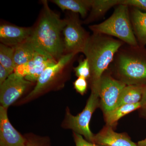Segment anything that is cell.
I'll list each match as a JSON object with an SVG mask.
<instances>
[{
    "instance_id": "1",
    "label": "cell",
    "mask_w": 146,
    "mask_h": 146,
    "mask_svg": "<svg viewBox=\"0 0 146 146\" xmlns=\"http://www.w3.org/2000/svg\"><path fill=\"white\" fill-rule=\"evenodd\" d=\"M43 7L36 24L32 28L30 39L37 50L58 61L64 55V42L61 33L66 25V19L50 8L46 0L42 1Z\"/></svg>"
},
{
    "instance_id": "2",
    "label": "cell",
    "mask_w": 146,
    "mask_h": 146,
    "mask_svg": "<svg viewBox=\"0 0 146 146\" xmlns=\"http://www.w3.org/2000/svg\"><path fill=\"white\" fill-rule=\"evenodd\" d=\"M124 43L119 39L100 33H93L89 36L82 53L90 65L91 90L99 92L102 76Z\"/></svg>"
},
{
    "instance_id": "3",
    "label": "cell",
    "mask_w": 146,
    "mask_h": 146,
    "mask_svg": "<svg viewBox=\"0 0 146 146\" xmlns=\"http://www.w3.org/2000/svg\"><path fill=\"white\" fill-rule=\"evenodd\" d=\"M122 46L113 60L118 80L126 85L146 84V49L139 46Z\"/></svg>"
},
{
    "instance_id": "4",
    "label": "cell",
    "mask_w": 146,
    "mask_h": 146,
    "mask_svg": "<svg viewBox=\"0 0 146 146\" xmlns=\"http://www.w3.org/2000/svg\"><path fill=\"white\" fill-rule=\"evenodd\" d=\"M89 28L93 33L115 36L129 46H139L132 29L127 6L118 5L108 19L101 23L90 26Z\"/></svg>"
},
{
    "instance_id": "5",
    "label": "cell",
    "mask_w": 146,
    "mask_h": 146,
    "mask_svg": "<svg viewBox=\"0 0 146 146\" xmlns=\"http://www.w3.org/2000/svg\"><path fill=\"white\" fill-rule=\"evenodd\" d=\"M99 92L91 91V95L83 111L76 116L70 112L66 113V125L74 132L83 135L87 141L92 143L94 135L89 127V123L95 110L99 106Z\"/></svg>"
},
{
    "instance_id": "6",
    "label": "cell",
    "mask_w": 146,
    "mask_h": 146,
    "mask_svg": "<svg viewBox=\"0 0 146 146\" xmlns=\"http://www.w3.org/2000/svg\"><path fill=\"white\" fill-rule=\"evenodd\" d=\"M78 14L70 13L65 18L66 25L63 32L65 54L82 53L90 36L82 26Z\"/></svg>"
},
{
    "instance_id": "7",
    "label": "cell",
    "mask_w": 146,
    "mask_h": 146,
    "mask_svg": "<svg viewBox=\"0 0 146 146\" xmlns=\"http://www.w3.org/2000/svg\"><path fill=\"white\" fill-rule=\"evenodd\" d=\"M126 85L109 74H103L100 82L99 96L104 114L116 108L120 94Z\"/></svg>"
},
{
    "instance_id": "8",
    "label": "cell",
    "mask_w": 146,
    "mask_h": 146,
    "mask_svg": "<svg viewBox=\"0 0 146 146\" xmlns=\"http://www.w3.org/2000/svg\"><path fill=\"white\" fill-rule=\"evenodd\" d=\"M76 54L70 53L64 55L56 64L46 68L37 80L34 89L27 96L25 99L34 98L47 89L62 74Z\"/></svg>"
},
{
    "instance_id": "9",
    "label": "cell",
    "mask_w": 146,
    "mask_h": 146,
    "mask_svg": "<svg viewBox=\"0 0 146 146\" xmlns=\"http://www.w3.org/2000/svg\"><path fill=\"white\" fill-rule=\"evenodd\" d=\"M32 82L25 78L16 74H11L8 78L0 86V102L1 106L5 109L12 104L23 95Z\"/></svg>"
},
{
    "instance_id": "10",
    "label": "cell",
    "mask_w": 146,
    "mask_h": 146,
    "mask_svg": "<svg viewBox=\"0 0 146 146\" xmlns=\"http://www.w3.org/2000/svg\"><path fill=\"white\" fill-rule=\"evenodd\" d=\"M26 139L11 124L7 109L0 107V146H25Z\"/></svg>"
},
{
    "instance_id": "11",
    "label": "cell",
    "mask_w": 146,
    "mask_h": 146,
    "mask_svg": "<svg viewBox=\"0 0 146 146\" xmlns=\"http://www.w3.org/2000/svg\"><path fill=\"white\" fill-rule=\"evenodd\" d=\"M32 31V28L18 27L11 24H1L0 26L1 44L15 48L30 37Z\"/></svg>"
},
{
    "instance_id": "12",
    "label": "cell",
    "mask_w": 146,
    "mask_h": 146,
    "mask_svg": "<svg viewBox=\"0 0 146 146\" xmlns=\"http://www.w3.org/2000/svg\"><path fill=\"white\" fill-rule=\"evenodd\" d=\"M92 143L104 146H138L125 133H118L106 125L94 135Z\"/></svg>"
},
{
    "instance_id": "13",
    "label": "cell",
    "mask_w": 146,
    "mask_h": 146,
    "mask_svg": "<svg viewBox=\"0 0 146 146\" xmlns=\"http://www.w3.org/2000/svg\"><path fill=\"white\" fill-rule=\"evenodd\" d=\"M129 12L132 29L138 45L144 47L146 45V12L134 7Z\"/></svg>"
},
{
    "instance_id": "14",
    "label": "cell",
    "mask_w": 146,
    "mask_h": 146,
    "mask_svg": "<svg viewBox=\"0 0 146 146\" xmlns=\"http://www.w3.org/2000/svg\"><path fill=\"white\" fill-rule=\"evenodd\" d=\"M146 86V84L127 85L120 94L116 108L140 102Z\"/></svg>"
},
{
    "instance_id": "15",
    "label": "cell",
    "mask_w": 146,
    "mask_h": 146,
    "mask_svg": "<svg viewBox=\"0 0 146 146\" xmlns=\"http://www.w3.org/2000/svg\"><path fill=\"white\" fill-rule=\"evenodd\" d=\"M51 1L61 10L71 11L80 14L82 18L87 16L92 3V0H53Z\"/></svg>"
},
{
    "instance_id": "16",
    "label": "cell",
    "mask_w": 146,
    "mask_h": 146,
    "mask_svg": "<svg viewBox=\"0 0 146 146\" xmlns=\"http://www.w3.org/2000/svg\"><path fill=\"white\" fill-rule=\"evenodd\" d=\"M121 0H92L91 12L84 23H90L99 19L110 8L121 4Z\"/></svg>"
},
{
    "instance_id": "17",
    "label": "cell",
    "mask_w": 146,
    "mask_h": 146,
    "mask_svg": "<svg viewBox=\"0 0 146 146\" xmlns=\"http://www.w3.org/2000/svg\"><path fill=\"white\" fill-rule=\"evenodd\" d=\"M14 48V63L16 67L30 61L37 50L30 37Z\"/></svg>"
},
{
    "instance_id": "18",
    "label": "cell",
    "mask_w": 146,
    "mask_h": 146,
    "mask_svg": "<svg viewBox=\"0 0 146 146\" xmlns=\"http://www.w3.org/2000/svg\"><path fill=\"white\" fill-rule=\"evenodd\" d=\"M141 107V102H139L134 104L124 105L116 108L112 111L104 114L106 125L112 127L116 125L118 120L121 118L134 110L140 109Z\"/></svg>"
},
{
    "instance_id": "19",
    "label": "cell",
    "mask_w": 146,
    "mask_h": 146,
    "mask_svg": "<svg viewBox=\"0 0 146 146\" xmlns=\"http://www.w3.org/2000/svg\"><path fill=\"white\" fill-rule=\"evenodd\" d=\"M14 48L1 44L0 64L5 68L10 74L16 68L14 60Z\"/></svg>"
},
{
    "instance_id": "20",
    "label": "cell",
    "mask_w": 146,
    "mask_h": 146,
    "mask_svg": "<svg viewBox=\"0 0 146 146\" xmlns=\"http://www.w3.org/2000/svg\"><path fill=\"white\" fill-rule=\"evenodd\" d=\"M76 76L86 79L91 77V69L88 59L86 58L79 61L78 66L74 68Z\"/></svg>"
},
{
    "instance_id": "21",
    "label": "cell",
    "mask_w": 146,
    "mask_h": 146,
    "mask_svg": "<svg viewBox=\"0 0 146 146\" xmlns=\"http://www.w3.org/2000/svg\"><path fill=\"white\" fill-rule=\"evenodd\" d=\"M86 79L82 77H79L74 82V85L76 91L82 95L86 93L88 86Z\"/></svg>"
},
{
    "instance_id": "22",
    "label": "cell",
    "mask_w": 146,
    "mask_h": 146,
    "mask_svg": "<svg viewBox=\"0 0 146 146\" xmlns=\"http://www.w3.org/2000/svg\"><path fill=\"white\" fill-rule=\"evenodd\" d=\"M121 4L146 11V0H121Z\"/></svg>"
},
{
    "instance_id": "23",
    "label": "cell",
    "mask_w": 146,
    "mask_h": 146,
    "mask_svg": "<svg viewBox=\"0 0 146 146\" xmlns=\"http://www.w3.org/2000/svg\"><path fill=\"white\" fill-rule=\"evenodd\" d=\"M74 139L76 146H104L97 145L84 139L82 135L74 132Z\"/></svg>"
},
{
    "instance_id": "24",
    "label": "cell",
    "mask_w": 146,
    "mask_h": 146,
    "mask_svg": "<svg viewBox=\"0 0 146 146\" xmlns=\"http://www.w3.org/2000/svg\"><path fill=\"white\" fill-rule=\"evenodd\" d=\"M25 146H49L48 141L36 138H29L26 139Z\"/></svg>"
},
{
    "instance_id": "25",
    "label": "cell",
    "mask_w": 146,
    "mask_h": 146,
    "mask_svg": "<svg viewBox=\"0 0 146 146\" xmlns=\"http://www.w3.org/2000/svg\"><path fill=\"white\" fill-rule=\"evenodd\" d=\"M10 74L7 70L0 64V86L4 82Z\"/></svg>"
},
{
    "instance_id": "26",
    "label": "cell",
    "mask_w": 146,
    "mask_h": 146,
    "mask_svg": "<svg viewBox=\"0 0 146 146\" xmlns=\"http://www.w3.org/2000/svg\"><path fill=\"white\" fill-rule=\"evenodd\" d=\"M140 102L141 104V107L140 109H141V115L146 118V86Z\"/></svg>"
},
{
    "instance_id": "27",
    "label": "cell",
    "mask_w": 146,
    "mask_h": 146,
    "mask_svg": "<svg viewBox=\"0 0 146 146\" xmlns=\"http://www.w3.org/2000/svg\"><path fill=\"white\" fill-rule=\"evenodd\" d=\"M137 145L138 146H146V138L144 140L139 141Z\"/></svg>"
}]
</instances>
